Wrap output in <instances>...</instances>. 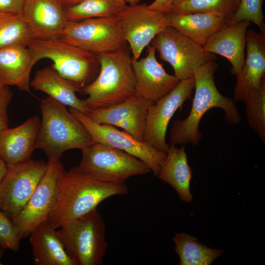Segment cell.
Wrapping results in <instances>:
<instances>
[{"label": "cell", "mask_w": 265, "mask_h": 265, "mask_svg": "<svg viewBox=\"0 0 265 265\" xmlns=\"http://www.w3.org/2000/svg\"><path fill=\"white\" fill-rule=\"evenodd\" d=\"M128 192L129 188L125 184L104 182L78 166L72 168L65 171L59 180L55 202L47 221L56 229L96 209L106 199Z\"/></svg>", "instance_id": "cell-1"}, {"label": "cell", "mask_w": 265, "mask_h": 265, "mask_svg": "<svg viewBox=\"0 0 265 265\" xmlns=\"http://www.w3.org/2000/svg\"><path fill=\"white\" fill-rule=\"evenodd\" d=\"M217 68L215 60H210L195 71V93L191 110L186 118L173 123L170 130L171 143L198 145L202 137L199 130L200 121L206 112L213 107L224 111L225 120L230 125H237L240 122L235 101L222 95L216 86L214 73Z\"/></svg>", "instance_id": "cell-2"}, {"label": "cell", "mask_w": 265, "mask_h": 265, "mask_svg": "<svg viewBox=\"0 0 265 265\" xmlns=\"http://www.w3.org/2000/svg\"><path fill=\"white\" fill-rule=\"evenodd\" d=\"M128 44L117 50L98 55L100 71L97 78L80 91L91 110L112 106L135 94L132 59Z\"/></svg>", "instance_id": "cell-3"}, {"label": "cell", "mask_w": 265, "mask_h": 265, "mask_svg": "<svg viewBox=\"0 0 265 265\" xmlns=\"http://www.w3.org/2000/svg\"><path fill=\"white\" fill-rule=\"evenodd\" d=\"M42 118L35 148L42 150L48 159H60L71 149L81 151L94 143L82 124L66 106L49 97L40 101Z\"/></svg>", "instance_id": "cell-4"}, {"label": "cell", "mask_w": 265, "mask_h": 265, "mask_svg": "<svg viewBox=\"0 0 265 265\" xmlns=\"http://www.w3.org/2000/svg\"><path fill=\"white\" fill-rule=\"evenodd\" d=\"M59 228L56 233L74 265H103L107 249L106 227L97 209Z\"/></svg>", "instance_id": "cell-5"}, {"label": "cell", "mask_w": 265, "mask_h": 265, "mask_svg": "<svg viewBox=\"0 0 265 265\" xmlns=\"http://www.w3.org/2000/svg\"><path fill=\"white\" fill-rule=\"evenodd\" d=\"M27 46L38 61L52 60V66L63 78L80 91L95 76L100 64L97 55L68 43L60 37L32 38Z\"/></svg>", "instance_id": "cell-6"}, {"label": "cell", "mask_w": 265, "mask_h": 265, "mask_svg": "<svg viewBox=\"0 0 265 265\" xmlns=\"http://www.w3.org/2000/svg\"><path fill=\"white\" fill-rule=\"evenodd\" d=\"M81 151L78 167L104 182L124 184L131 177L151 172L147 165L138 158L105 144L94 142Z\"/></svg>", "instance_id": "cell-7"}, {"label": "cell", "mask_w": 265, "mask_h": 265, "mask_svg": "<svg viewBox=\"0 0 265 265\" xmlns=\"http://www.w3.org/2000/svg\"><path fill=\"white\" fill-rule=\"evenodd\" d=\"M59 37L97 55L127 44L117 16L67 21Z\"/></svg>", "instance_id": "cell-8"}, {"label": "cell", "mask_w": 265, "mask_h": 265, "mask_svg": "<svg viewBox=\"0 0 265 265\" xmlns=\"http://www.w3.org/2000/svg\"><path fill=\"white\" fill-rule=\"evenodd\" d=\"M150 45L160 58L172 67L180 80L194 77V72L210 60H215L213 53L205 52L203 47L171 26L166 27L153 39Z\"/></svg>", "instance_id": "cell-9"}, {"label": "cell", "mask_w": 265, "mask_h": 265, "mask_svg": "<svg viewBox=\"0 0 265 265\" xmlns=\"http://www.w3.org/2000/svg\"><path fill=\"white\" fill-rule=\"evenodd\" d=\"M64 172L60 159H48L43 177L23 209L12 219L21 239L28 237L38 225L47 221L54 205L59 182Z\"/></svg>", "instance_id": "cell-10"}, {"label": "cell", "mask_w": 265, "mask_h": 265, "mask_svg": "<svg viewBox=\"0 0 265 265\" xmlns=\"http://www.w3.org/2000/svg\"><path fill=\"white\" fill-rule=\"evenodd\" d=\"M47 168V162L31 159L7 165L0 182V210L11 219L23 209Z\"/></svg>", "instance_id": "cell-11"}, {"label": "cell", "mask_w": 265, "mask_h": 265, "mask_svg": "<svg viewBox=\"0 0 265 265\" xmlns=\"http://www.w3.org/2000/svg\"><path fill=\"white\" fill-rule=\"evenodd\" d=\"M69 110L82 124L94 142L105 144L133 156L145 163L151 172L158 177L167 153L153 148L114 126L97 123L75 108L69 107Z\"/></svg>", "instance_id": "cell-12"}, {"label": "cell", "mask_w": 265, "mask_h": 265, "mask_svg": "<svg viewBox=\"0 0 265 265\" xmlns=\"http://www.w3.org/2000/svg\"><path fill=\"white\" fill-rule=\"evenodd\" d=\"M132 60L159 33L170 26L166 13L151 9L145 3L126 5L117 15Z\"/></svg>", "instance_id": "cell-13"}, {"label": "cell", "mask_w": 265, "mask_h": 265, "mask_svg": "<svg viewBox=\"0 0 265 265\" xmlns=\"http://www.w3.org/2000/svg\"><path fill=\"white\" fill-rule=\"evenodd\" d=\"M194 77L180 80L169 93L149 106L146 116L143 142L153 148L167 153L169 145L166 133L170 119L184 103L191 98Z\"/></svg>", "instance_id": "cell-14"}, {"label": "cell", "mask_w": 265, "mask_h": 265, "mask_svg": "<svg viewBox=\"0 0 265 265\" xmlns=\"http://www.w3.org/2000/svg\"><path fill=\"white\" fill-rule=\"evenodd\" d=\"M147 55L132 60L135 79V94L155 103L173 90L180 80L168 74L157 59L156 50L149 45Z\"/></svg>", "instance_id": "cell-15"}, {"label": "cell", "mask_w": 265, "mask_h": 265, "mask_svg": "<svg viewBox=\"0 0 265 265\" xmlns=\"http://www.w3.org/2000/svg\"><path fill=\"white\" fill-rule=\"evenodd\" d=\"M246 46V56L234 88L235 101L244 103L265 80V34L248 30Z\"/></svg>", "instance_id": "cell-16"}, {"label": "cell", "mask_w": 265, "mask_h": 265, "mask_svg": "<svg viewBox=\"0 0 265 265\" xmlns=\"http://www.w3.org/2000/svg\"><path fill=\"white\" fill-rule=\"evenodd\" d=\"M22 14L35 39L59 37L67 22L59 0H26Z\"/></svg>", "instance_id": "cell-17"}, {"label": "cell", "mask_w": 265, "mask_h": 265, "mask_svg": "<svg viewBox=\"0 0 265 265\" xmlns=\"http://www.w3.org/2000/svg\"><path fill=\"white\" fill-rule=\"evenodd\" d=\"M37 62L27 46L13 45L0 48V86H15L30 93L31 71Z\"/></svg>", "instance_id": "cell-18"}, {"label": "cell", "mask_w": 265, "mask_h": 265, "mask_svg": "<svg viewBox=\"0 0 265 265\" xmlns=\"http://www.w3.org/2000/svg\"><path fill=\"white\" fill-rule=\"evenodd\" d=\"M40 124V118L34 116L18 126L0 130V157L6 165L31 159Z\"/></svg>", "instance_id": "cell-19"}, {"label": "cell", "mask_w": 265, "mask_h": 265, "mask_svg": "<svg viewBox=\"0 0 265 265\" xmlns=\"http://www.w3.org/2000/svg\"><path fill=\"white\" fill-rule=\"evenodd\" d=\"M250 25V22L245 21L227 24L208 40L203 50L226 58L231 64V74L236 75L244 62L246 34Z\"/></svg>", "instance_id": "cell-20"}, {"label": "cell", "mask_w": 265, "mask_h": 265, "mask_svg": "<svg viewBox=\"0 0 265 265\" xmlns=\"http://www.w3.org/2000/svg\"><path fill=\"white\" fill-rule=\"evenodd\" d=\"M30 86L35 90L46 93L51 99L86 115L90 111L85 99H80L76 95L80 89L61 76L52 65L37 71Z\"/></svg>", "instance_id": "cell-21"}, {"label": "cell", "mask_w": 265, "mask_h": 265, "mask_svg": "<svg viewBox=\"0 0 265 265\" xmlns=\"http://www.w3.org/2000/svg\"><path fill=\"white\" fill-rule=\"evenodd\" d=\"M166 16L170 26L202 47L229 21L224 16L205 12L167 13Z\"/></svg>", "instance_id": "cell-22"}, {"label": "cell", "mask_w": 265, "mask_h": 265, "mask_svg": "<svg viewBox=\"0 0 265 265\" xmlns=\"http://www.w3.org/2000/svg\"><path fill=\"white\" fill-rule=\"evenodd\" d=\"M55 230L45 221L29 235L34 264L74 265Z\"/></svg>", "instance_id": "cell-23"}, {"label": "cell", "mask_w": 265, "mask_h": 265, "mask_svg": "<svg viewBox=\"0 0 265 265\" xmlns=\"http://www.w3.org/2000/svg\"><path fill=\"white\" fill-rule=\"evenodd\" d=\"M192 176L185 147L178 148L171 143L158 178L170 185L182 201L190 202L193 199L190 191Z\"/></svg>", "instance_id": "cell-24"}, {"label": "cell", "mask_w": 265, "mask_h": 265, "mask_svg": "<svg viewBox=\"0 0 265 265\" xmlns=\"http://www.w3.org/2000/svg\"><path fill=\"white\" fill-rule=\"evenodd\" d=\"M152 103L135 94L115 105L92 109L87 116L97 123L115 126L127 120L146 119L147 109Z\"/></svg>", "instance_id": "cell-25"}, {"label": "cell", "mask_w": 265, "mask_h": 265, "mask_svg": "<svg viewBox=\"0 0 265 265\" xmlns=\"http://www.w3.org/2000/svg\"><path fill=\"white\" fill-rule=\"evenodd\" d=\"M172 240L180 265H209L224 252L207 247L196 238L184 233H176Z\"/></svg>", "instance_id": "cell-26"}, {"label": "cell", "mask_w": 265, "mask_h": 265, "mask_svg": "<svg viewBox=\"0 0 265 265\" xmlns=\"http://www.w3.org/2000/svg\"><path fill=\"white\" fill-rule=\"evenodd\" d=\"M126 5L115 0H85L64 8L67 21H80L117 16Z\"/></svg>", "instance_id": "cell-27"}, {"label": "cell", "mask_w": 265, "mask_h": 265, "mask_svg": "<svg viewBox=\"0 0 265 265\" xmlns=\"http://www.w3.org/2000/svg\"><path fill=\"white\" fill-rule=\"evenodd\" d=\"M240 0H176L167 13H210L229 20L238 8Z\"/></svg>", "instance_id": "cell-28"}, {"label": "cell", "mask_w": 265, "mask_h": 265, "mask_svg": "<svg viewBox=\"0 0 265 265\" xmlns=\"http://www.w3.org/2000/svg\"><path fill=\"white\" fill-rule=\"evenodd\" d=\"M32 38L23 14L0 12V48L13 45L27 46Z\"/></svg>", "instance_id": "cell-29"}, {"label": "cell", "mask_w": 265, "mask_h": 265, "mask_svg": "<svg viewBox=\"0 0 265 265\" xmlns=\"http://www.w3.org/2000/svg\"><path fill=\"white\" fill-rule=\"evenodd\" d=\"M247 121L250 127L265 142V80L258 90L245 101Z\"/></svg>", "instance_id": "cell-30"}, {"label": "cell", "mask_w": 265, "mask_h": 265, "mask_svg": "<svg viewBox=\"0 0 265 265\" xmlns=\"http://www.w3.org/2000/svg\"><path fill=\"white\" fill-rule=\"evenodd\" d=\"M264 1V0H240L238 9L228 24L243 21L252 22L257 26L260 32L265 34Z\"/></svg>", "instance_id": "cell-31"}, {"label": "cell", "mask_w": 265, "mask_h": 265, "mask_svg": "<svg viewBox=\"0 0 265 265\" xmlns=\"http://www.w3.org/2000/svg\"><path fill=\"white\" fill-rule=\"evenodd\" d=\"M20 239L12 219L0 210V246L17 252Z\"/></svg>", "instance_id": "cell-32"}, {"label": "cell", "mask_w": 265, "mask_h": 265, "mask_svg": "<svg viewBox=\"0 0 265 265\" xmlns=\"http://www.w3.org/2000/svg\"><path fill=\"white\" fill-rule=\"evenodd\" d=\"M13 96L9 86H0V130L9 127L7 108Z\"/></svg>", "instance_id": "cell-33"}, {"label": "cell", "mask_w": 265, "mask_h": 265, "mask_svg": "<svg viewBox=\"0 0 265 265\" xmlns=\"http://www.w3.org/2000/svg\"><path fill=\"white\" fill-rule=\"evenodd\" d=\"M26 0H0V12L22 14Z\"/></svg>", "instance_id": "cell-34"}, {"label": "cell", "mask_w": 265, "mask_h": 265, "mask_svg": "<svg viewBox=\"0 0 265 265\" xmlns=\"http://www.w3.org/2000/svg\"><path fill=\"white\" fill-rule=\"evenodd\" d=\"M175 0H154L148 5L151 9L166 13Z\"/></svg>", "instance_id": "cell-35"}, {"label": "cell", "mask_w": 265, "mask_h": 265, "mask_svg": "<svg viewBox=\"0 0 265 265\" xmlns=\"http://www.w3.org/2000/svg\"><path fill=\"white\" fill-rule=\"evenodd\" d=\"M85 0H59L64 7L77 4Z\"/></svg>", "instance_id": "cell-36"}, {"label": "cell", "mask_w": 265, "mask_h": 265, "mask_svg": "<svg viewBox=\"0 0 265 265\" xmlns=\"http://www.w3.org/2000/svg\"><path fill=\"white\" fill-rule=\"evenodd\" d=\"M7 170V165L0 157V182L5 174Z\"/></svg>", "instance_id": "cell-37"}, {"label": "cell", "mask_w": 265, "mask_h": 265, "mask_svg": "<svg viewBox=\"0 0 265 265\" xmlns=\"http://www.w3.org/2000/svg\"><path fill=\"white\" fill-rule=\"evenodd\" d=\"M140 0H125L126 2L129 3V5H135L138 4Z\"/></svg>", "instance_id": "cell-38"}, {"label": "cell", "mask_w": 265, "mask_h": 265, "mask_svg": "<svg viewBox=\"0 0 265 265\" xmlns=\"http://www.w3.org/2000/svg\"><path fill=\"white\" fill-rule=\"evenodd\" d=\"M116 1L118 2L119 3H120L123 4H126V2L125 1V0H115Z\"/></svg>", "instance_id": "cell-39"}]
</instances>
